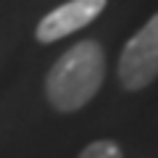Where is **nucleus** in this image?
Instances as JSON below:
<instances>
[{
	"mask_svg": "<svg viewBox=\"0 0 158 158\" xmlns=\"http://www.w3.org/2000/svg\"><path fill=\"white\" fill-rule=\"evenodd\" d=\"M106 79V50L95 40H82L56 58L45 77V98L53 111L74 113L100 92Z\"/></svg>",
	"mask_w": 158,
	"mask_h": 158,
	"instance_id": "obj_1",
	"label": "nucleus"
},
{
	"mask_svg": "<svg viewBox=\"0 0 158 158\" xmlns=\"http://www.w3.org/2000/svg\"><path fill=\"white\" fill-rule=\"evenodd\" d=\"M118 85L127 92H140L158 77V13L124 45L116 66Z\"/></svg>",
	"mask_w": 158,
	"mask_h": 158,
	"instance_id": "obj_2",
	"label": "nucleus"
},
{
	"mask_svg": "<svg viewBox=\"0 0 158 158\" xmlns=\"http://www.w3.org/2000/svg\"><path fill=\"white\" fill-rule=\"evenodd\" d=\"M106 3L108 0H69V3L53 8L50 13H45L40 19L34 37L42 45L58 42V40L69 37V34L79 32V29H85L87 24H92L103 13Z\"/></svg>",
	"mask_w": 158,
	"mask_h": 158,
	"instance_id": "obj_3",
	"label": "nucleus"
},
{
	"mask_svg": "<svg viewBox=\"0 0 158 158\" xmlns=\"http://www.w3.org/2000/svg\"><path fill=\"white\" fill-rule=\"evenodd\" d=\"M79 158H124V156L113 140H95L79 153Z\"/></svg>",
	"mask_w": 158,
	"mask_h": 158,
	"instance_id": "obj_4",
	"label": "nucleus"
}]
</instances>
